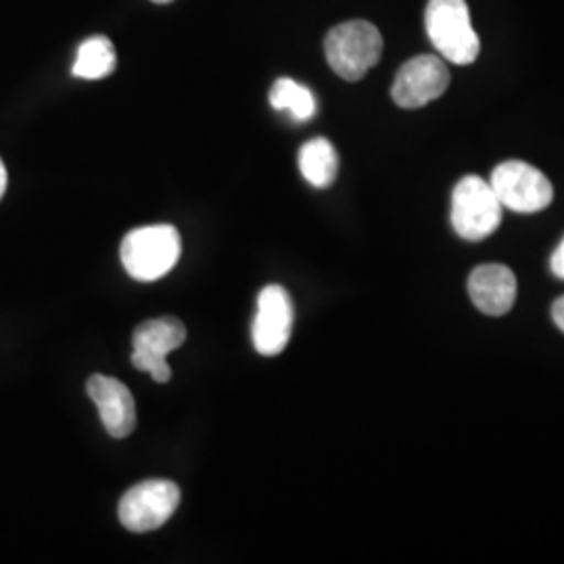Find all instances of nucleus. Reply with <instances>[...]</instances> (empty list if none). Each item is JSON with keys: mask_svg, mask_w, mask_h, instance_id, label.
Here are the masks:
<instances>
[{"mask_svg": "<svg viewBox=\"0 0 564 564\" xmlns=\"http://www.w3.org/2000/svg\"><path fill=\"white\" fill-rule=\"evenodd\" d=\"M181 251V232L174 226H142L123 237L121 265L134 281H160L178 263Z\"/></svg>", "mask_w": 564, "mask_h": 564, "instance_id": "f257e3e1", "label": "nucleus"}, {"mask_svg": "<svg viewBox=\"0 0 564 564\" xmlns=\"http://www.w3.org/2000/svg\"><path fill=\"white\" fill-rule=\"evenodd\" d=\"M324 55L330 69L343 80H362L381 61L383 36L370 21H345L326 34Z\"/></svg>", "mask_w": 564, "mask_h": 564, "instance_id": "f03ea898", "label": "nucleus"}, {"mask_svg": "<svg viewBox=\"0 0 564 564\" xmlns=\"http://www.w3.org/2000/svg\"><path fill=\"white\" fill-rule=\"evenodd\" d=\"M429 41L449 63L468 65L479 57L481 42L466 0H429L424 11Z\"/></svg>", "mask_w": 564, "mask_h": 564, "instance_id": "7ed1b4c3", "label": "nucleus"}, {"mask_svg": "<svg viewBox=\"0 0 564 564\" xmlns=\"http://www.w3.org/2000/svg\"><path fill=\"white\" fill-rule=\"evenodd\" d=\"M502 209L489 182L464 176L452 195V226L464 241H484L500 228Z\"/></svg>", "mask_w": 564, "mask_h": 564, "instance_id": "20e7f679", "label": "nucleus"}, {"mask_svg": "<svg viewBox=\"0 0 564 564\" xmlns=\"http://www.w3.org/2000/svg\"><path fill=\"white\" fill-rule=\"evenodd\" d=\"M181 505L178 485L165 479H151L130 487L121 496L120 523L132 533L155 531L172 519Z\"/></svg>", "mask_w": 564, "mask_h": 564, "instance_id": "39448f33", "label": "nucleus"}, {"mask_svg": "<svg viewBox=\"0 0 564 564\" xmlns=\"http://www.w3.org/2000/svg\"><path fill=\"white\" fill-rule=\"evenodd\" d=\"M491 188L506 209L517 214H538L550 207L554 199L552 182L524 162L500 163L491 174Z\"/></svg>", "mask_w": 564, "mask_h": 564, "instance_id": "423d86ee", "label": "nucleus"}, {"mask_svg": "<svg viewBox=\"0 0 564 564\" xmlns=\"http://www.w3.org/2000/svg\"><path fill=\"white\" fill-rule=\"evenodd\" d=\"M186 341V328L178 318H155L137 326L132 335V366L149 372L153 381L167 383L172 370L167 356Z\"/></svg>", "mask_w": 564, "mask_h": 564, "instance_id": "0eeeda50", "label": "nucleus"}, {"mask_svg": "<svg viewBox=\"0 0 564 564\" xmlns=\"http://www.w3.org/2000/svg\"><path fill=\"white\" fill-rule=\"evenodd\" d=\"M449 80V69L444 59L435 55H419L403 63L391 86V97L402 109H421L437 101L447 90Z\"/></svg>", "mask_w": 564, "mask_h": 564, "instance_id": "6e6552de", "label": "nucleus"}, {"mask_svg": "<svg viewBox=\"0 0 564 564\" xmlns=\"http://www.w3.org/2000/svg\"><path fill=\"white\" fill-rule=\"evenodd\" d=\"M293 302L281 284H268L258 297V312L251 326L253 347L262 356H279L293 333Z\"/></svg>", "mask_w": 564, "mask_h": 564, "instance_id": "1a4fd4ad", "label": "nucleus"}, {"mask_svg": "<svg viewBox=\"0 0 564 564\" xmlns=\"http://www.w3.org/2000/svg\"><path fill=\"white\" fill-rule=\"evenodd\" d=\"M86 391L88 398L97 403L102 426L111 437L123 440L134 431L137 403L126 384L113 377L95 375L88 379Z\"/></svg>", "mask_w": 564, "mask_h": 564, "instance_id": "9d476101", "label": "nucleus"}, {"mask_svg": "<svg viewBox=\"0 0 564 564\" xmlns=\"http://www.w3.org/2000/svg\"><path fill=\"white\" fill-rule=\"evenodd\" d=\"M468 295L479 312L505 316L517 302V276L502 263H485L470 272Z\"/></svg>", "mask_w": 564, "mask_h": 564, "instance_id": "9b49d317", "label": "nucleus"}, {"mask_svg": "<svg viewBox=\"0 0 564 564\" xmlns=\"http://www.w3.org/2000/svg\"><path fill=\"white\" fill-rule=\"evenodd\" d=\"M300 170L305 181L316 188L330 186L339 172V155L326 139H312L300 151Z\"/></svg>", "mask_w": 564, "mask_h": 564, "instance_id": "f8f14e48", "label": "nucleus"}, {"mask_svg": "<svg viewBox=\"0 0 564 564\" xmlns=\"http://www.w3.org/2000/svg\"><path fill=\"white\" fill-rule=\"evenodd\" d=\"M116 63L118 57L113 42L105 36H93L82 42L72 74L82 80H102L113 74Z\"/></svg>", "mask_w": 564, "mask_h": 564, "instance_id": "ddd939ff", "label": "nucleus"}, {"mask_svg": "<svg viewBox=\"0 0 564 564\" xmlns=\"http://www.w3.org/2000/svg\"><path fill=\"white\" fill-rule=\"evenodd\" d=\"M270 105L276 111H286L300 121L310 120L316 113V99L312 90L291 78L274 82L270 90Z\"/></svg>", "mask_w": 564, "mask_h": 564, "instance_id": "4468645a", "label": "nucleus"}, {"mask_svg": "<svg viewBox=\"0 0 564 564\" xmlns=\"http://www.w3.org/2000/svg\"><path fill=\"white\" fill-rule=\"evenodd\" d=\"M550 268L554 272V276H558L561 281H564V239L561 245L556 247V251L552 253V260H550Z\"/></svg>", "mask_w": 564, "mask_h": 564, "instance_id": "2eb2a0df", "label": "nucleus"}, {"mask_svg": "<svg viewBox=\"0 0 564 564\" xmlns=\"http://www.w3.org/2000/svg\"><path fill=\"white\" fill-rule=\"evenodd\" d=\"M552 321L564 333V297L556 300L554 305H552Z\"/></svg>", "mask_w": 564, "mask_h": 564, "instance_id": "dca6fc26", "label": "nucleus"}, {"mask_svg": "<svg viewBox=\"0 0 564 564\" xmlns=\"http://www.w3.org/2000/svg\"><path fill=\"white\" fill-rule=\"evenodd\" d=\"M7 182H9L7 167H4V163L0 160V199H2V195H4V191H7Z\"/></svg>", "mask_w": 564, "mask_h": 564, "instance_id": "f3484780", "label": "nucleus"}, {"mask_svg": "<svg viewBox=\"0 0 564 564\" xmlns=\"http://www.w3.org/2000/svg\"><path fill=\"white\" fill-rule=\"evenodd\" d=\"M153 2H170V0H153Z\"/></svg>", "mask_w": 564, "mask_h": 564, "instance_id": "a211bd4d", "label": "nucleus"}]
</instances>
